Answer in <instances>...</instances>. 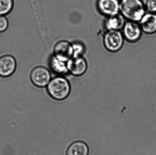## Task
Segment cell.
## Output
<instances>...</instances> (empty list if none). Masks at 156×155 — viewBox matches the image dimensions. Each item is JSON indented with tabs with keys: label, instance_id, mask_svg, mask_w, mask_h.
Returning a JSON list of instances; mask_svg holds the SVG:
<instances>
[{
	"label": "cell",
	"instance_id": "7c38bea8",
	"mask_svg": "<svg viewBox=\"0 0 156 155\" xmlns=\"http://www.w3.org/2000/svg\"><path fill=\"white\" fill-rule=\"evenodd\" d=\"M88 146L82 141H77L72 143L67 149L66 155H88Z\"/></svg>",
	"mask_w": 156,
	"mask_h": 155
},
{
	"label": "cell",
	"instance_id": "9c48e42d",
	"mask_svg": "<svg viewBox=\"0 0 156 155\" xmlns=\"http://www.w3.org/2000/svg\"><path fill=\"white\" fill-rule=\"evenodd\" d=\"M123 36L126 40L131 42H135L140 39L141 29L133 21L126 22L123 28Z\"/></svg>",
	"mask_w": 156,
	"mask_h": 155
},
{
	"label": "cell",
	"instance_id": "5b68a950",
	"mask_svg": "<svg viewBox=\"0 0 156 155\" xmlns=\"http://www.w3.org/2000/svg\"><path fill=\"white\" fill-rule=\"evenodd\" d=\"M68 72L75 76H79L85 73L87 68L86 61L81 56L73 57L67 63Z\"/></svg>",
	"mask_w": 156,
	"mask_h": 155
},
{
	"label": "cell",
	"instance_id": "8fae6325",
	"mask_svg": "<svg viewBox=\"0 0 156 155\" xmlns=\"http://www.w3.org/2000/svg\"><path fill=\"white\" fill-rule=\"evenodd\" d=\"M125 24L124 17L118 13L108 17L105 24L108 30H120L123 29Z\"/></svg>",
	"mask_w": 156,
	"mask_h": 155
},
{
	"label": "cell",
	"instance_id": "e0dca14e",
	"mask_svg": "<svg viewBox=\"0 0 156 155\" xmlns=\"http://www.w3.org/2000/svg\"><path fill=\"white\" fill-rule=\"evenodd\" d=\"M8 21L4 16L0 15V32L5 31L8 27Z\"/></svg>",
	"mask_w": 156,
	"mask_h": 155
},
{
	"label": "cell",
	"instance_id": "52a82bcc",
	"mask_svg": "<svg viewBox=\"0 0 156 155\" xmlns=\"http://www.w3.org/2000/svg\"><path fill=\"white\" fill-rule=\"evenodd\" d=\"M16 67V61L13 56L5 55L0 58V76H10L15 72Z\"/></svg>",
	"mask_w": 156,
	"mask_h": 155
},
{
	"label": "cell",
	"instance_id": "9a60e30c",
	"mask_svg": "<svg viewBox=\"0 0 156 155\" xmlns=\"http://www.w3.org/2000/svg\"><path fill=\"white\" fill-rule=\"evenodd\" d=\"M73 57L80 56L84 51L83 46L80 44L75 43L73 45Z\"/></svg>",
	"mask_w": 156,
	"mask_h": 155
},
{
	"label": "cell",
	"instance_id": "2e32d148",
	"mask_svg": "<svg viewBox=\"0 0 156 155\" xmlns=\"http://www.w3.org/2000/svg\"><path fill=\"white\" fill-rule=\"evenodd\" d=\"M146 7L150 13H156V0H147L146 2Z\"/></svg>",
	"mask_w": 156,
	"mask_h": 155
},
{
	"label": "cell",
	"instance_id": "ba28073f",
	"mask_svg": "<svg viewBox=\"0 0 156 155\" xmlns=\"http://www.w3.org/2000/svg\"><path fill=\"white\" fill-rule=\"evenodd\" d=\"M119 0H98V8L103 14L108 17L117 14L120 10Z\"/></svg>",
	"mask_w": 156,
	"mask_h": 155
},
{
	"label": "cell",
	"instance_id": "6da1fadb",
	"mask_svg": "<svg viewBox=\"0 0 156 155\" xmlns=\"http://www.w3.org/2000/svg\"><path fill=\"white\" fill-rule=\"evenodd\" d=\"M49 95L56 101L65 100L70 95L71 86L65 77L59 76L52 79L47 87Z\"/></svg>",
	"mask_w": 156,
	"mask_h": 155
},
{
	"label": "cell",
	"instance_id": "3957f363",
	"mask_svg": "<svg viewBox=\"0 0 156 155\" xmlns=\"http://www.w3.org/2000/svg\"><path fill=\"white\" fill-rule=\"evenodd\" d=\"M103 40L105 48L111 52L118 51L123 45V35L120 30H108L105 35Z\"/></svg>",
	"mask_w": 156,
	"mask_h": 155
},
{
	"label": "cell",
	"instance_id": "277c9868",
	"mask_svg": "<svg viewBox=\"0 0 156 155\" xmlns=\"http://www.w3.org/2000/svg\"><path fill=\"white\" fill-rule=\"evenodd\" d=\"M30 79L35 86L43 88L48 86L51 79V74L46 68L37 66L32 70L30 74Z\"/></svg>",
	"mask_w": 156,
	"mask_h": 155
},
{
	"label": "cell",
	"instance_id": "5bb4252c",
	"mask_svg": "<svg viewBox=\"0 0 156 155\" xmlns=\"http://www.w3.org/2000/svg\"><path fill=\"white\" fill-rule=\"evenodd\" d=\"M13 5V0H0V15L8 14L12 11Z\"/></svg>",
	"mask_w": 156,
	"mask_h": 155
},
{
	"label": "cell",
	"instance_id": "8992f818",
	"mask_svg": "<svg viewBox=\"0 0 156 155\" xmlns=\"http://www.w3.org/2000/svg\"><path fill=\"white\" fill-rule=\"evenodd\" d=\"M54 56L59 60L66 62L73 56V45L66 41H61L55 45Z\"/></svg>",
	"mask_w": 156,
	"mask_h": 155
},
{
	"label": "cell",
	"instance_id": "7a4b0ae2",
	"mask_svg": "<svg viewBox=\"0 0 156 155\" xmlns=\"http://www.w3.org/2000/svg\"><path fill=\"white\" fill-rule=\"evenodd\" d=\"M120 10L125 18L133 22L140 21L145 13L142 0H122Z\"/></svg>",
	"mask_w": 156,
	"mask_h": 155
},
{
	"label": "cell",
	"instance_id": "30bf717a",
	"mask_svg": "<svg viewBox=\"0 0 156 155\" xmlns=\"http://www.w3.org/2000/svg\"><path fill=\"white\" fill-rule=\"evenodd\" d=\"M140 28L147 34H152L156 32V14L150 13L144 15L140 20Z\"/></svg>",
	"mask_w": 156,
	"mask_h": 155
},
{
	"label": "cell",
	"instance_id": "4fadbf2b",
	"mask_svg": "<svg viewBox=\"0 0 156 155\" xmlns=\"http://www.w3.org/2000/svg\"><path fill=\"white\" fill-rule=\"evenodd\" d=\"M49 66L51 71L59 76L65 75L68 72L66 62L59 60L54 56L50 59Z\"/></svg>",
	"mask_w": 156,
	"mask_h": 155
}]
</instances>
